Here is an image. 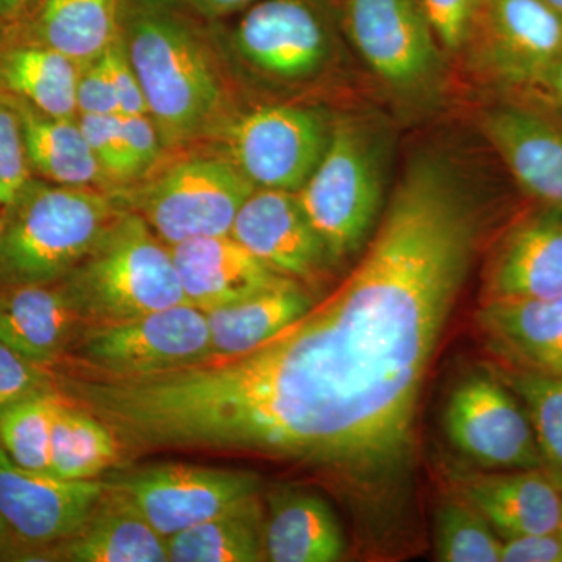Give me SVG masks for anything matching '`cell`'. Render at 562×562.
Returning <instances> with one entry per match:
<instances>
[{"label": "cell", "mask_w": 562, "mask_h": 562, "mask_svg": "<svg viewBox=\"0 0 562 562\" xmlns=\"http://www.w3.org/2000/svg\"><path fill=\"white\" fill-rule=\"evenodd\" d=\"M562 295V209L542 205L502 236L484 272L482 303Z\"/></svg>", "instance_id": "obj_17"}, {"label": "cell", "mask_w": 562, "mask_h": 562, "mask_svg": "<svg viewBox=\"0 0 562 562\" xmlns=\"http://www.w3.org/2000/svg\"><path fill=\"white\" fill-rule=\"evenodd\" d=\"M181 290L202 312L231 305L292 280L272 271L232 235L205 236L171 246Z\"/></svg>", "instance_id": "obj_19"}, {"label": "cell", "mask_w": 562, "mask_h": 562, "mask_svg": "<svg viewBox=\"0 0 562 562\" xmlns=\"http://www.w3.org/2000/svg\"><path fill=\"white\" fill-rule=\"evenodd\" d=\"M79 314L58 283L0 288V342L47 366L72 338Z\"/></svg>", "instance_id": "obj_23"}, {"label": "cell", "mask_w": 562, "mask_h": 562, "mask_svg": "<svg viewBox=\"0 0 562 562\" xmlns=\"http://www.w3.org/2000/svg\"><path fill=\"white\" fill-rule=\"evenodd\" d=\"M482 128L517 184L542 205L562 209V125L509 103L487 111Z\"/></svg>", "instance_id": "obj_20"}, {"label": "cell", "mask_w": 562, "mask_h": 562, "mask_svg": "<svg viewBox=\"0 0 562 562\" xmlns=\"http://www.w3.org/2000/svg\"><path fill=\"white\" fill-rule=\"evenodd\" d=\"M177 0H124V44L165 149L224 128L225 90L209 47Z\"/></svg>", "instance_id": "obj_2"}, {"label": "cell", "mask_w": 562, "mask_h": 562, "mask_svg": "<svg viewBox=\"0 0 562 562\" xmlns=\"http://www.w3.org/2000/svg\"><path fill=\"white\" fill-rule=\"evenodd\" d=\"M472 38L495 80L542 88L562 55V14L543 0H484Z\"/></svg>", "instance_id": "obj_13"}, {"label": "cell", "mask_w": 562, "mask_h": 562, "mask_svg": "<svg viewBox=\"0 0 562 562\" xmlns=\"http://www.w3.org/2000/svg\"><path fill=\"white\" fill-rule=\"evenodd\" d=\"M101 480H61L29 471L0 447V514L10 530L33 546L72 538L105 495Z\"/></svg>", "instance_id": "obj_14"}, {"label": "cell", "mask_w": 562, "mask_h": 562, "mask_svg": "<svg viewBox=\"0 0 562 562\" xmlns=\"http://www.w3.org/2000/svg\"><path fill=\"white\" fill-rule=\"evenodd\" d=\"M501 562H562L560 531L502 539Z\"/></svg>", "instance_id": "obj_40"}, {"label": "cell", "mask_w": 562, "mask_h": 562, "mask_svg": "<svg viewBox=\"0 0 562 562\" xmlns=\"http://www.w3.org/2000/svg\"><path fill=\"white\" fill-rule=\"evenodd\" d=\"M116 116L120 114L116 92L111 83L103 57L80 69L77 81V116Z\"/></svg>", "instance_id": "obj_38"}, {"label": "cell", "mask_w": 562, "mask_h": 562, "mask_svg": "<svg viewBox=\"0 0 562 562\" xmlns=\"http://www.w3.org/2000/svg\"><path fill=\"white\" fill-rule=\"evenodd\" d=\"M44 368L0 342V409L50 386Z\"/></svg>", "instance_id": "obj_36"}, {"label": "cell", "mask_w": 562, "mask_h": 562, "mask_svg": "<svg viewBox=\"0 0 562 562\" xmlns=\"http://www.w3.org/2000/svg\"><path fill=\"white\" fill-rule=\"evenodd\" d=\"M63 543V557L76 562L169 561L168 539L110 483L83 528Z\"/></svg>", "instance_id": "obj_25"}, {"label": "cell", "mask_w": 562, "mask_h": 562, "mask_svg": "<svg viewBox=\"0 0 562 562\" xmlns=\"http://www.w3.org/2000/svg\"><path fill=\"white\" fill-rule=\"evenodd\" d=\"M9 531H11L9 524L5 522L2 514H0V547H2L3 543H5L7 538H9Z\"/></svg>", "instance_id": "obj_44"}, {"label": "cell", "mask_w": 562, "mask_h": 562, "mask_svg": "<svg viewBox=\"0 0 562 562\" xmlns=\"http://www.w3.org/2000/svg\"><path fill=\"white\" fill-rule=\"evenodd\" d=\"M432 531L435 557L438 561H501V536L482 514L453 492L439 503Z\"/></svg>", "instance_id": "obj_32"}, {"label": "cell", "mask_w": 562, "mask_h": 562, "mask_svg": "<svg viewBox=\"0 0 562 562\" xmlns=\"http://www.w3.org/2000/svg\"><path fill=\"white\" fill-rule=\"evenodd\" d=\"M543 2L549 3L552 9L560 11L562 14V0H543Z\"/></svg>", "instance_id": "obj_45"}, {"label": "cell", "mask_w": 562, "mask_h": 562, "mask_svg": "<svg viewBox=\"0 0 562 562\" xmlns=\"http://www.w3.org/2000/svg\"><path fill=\"white\" fill-rule=\"evenodd\" d=\"M103 61H105L111 83L116 92L120 114L122 116L149 114L138 76H136V70L128 58L127 49H125L124 33H122V38L103 55Z\"/></svg>", "instance_id": "obj_37"}, {"label": "cell", "mask_w": 562, "mask_h": 562, "mask_svg": "<svg viewBox=\"0 0 562 562\" xmlns=\"http://www.w3.org/2000/svg\"><path fill=\"white\" fill-rule=\"evenodd\" d=\"M443 430L465 460L486 471L546 468L527 409L494 371L453 387Z\"/></svg>", "instance_id": "obj_9"}, {"label": "cell", "mask_w": 562, "mask_h": 562, "mask_svg": "<svg viewBox=\"0 0 562 562\" xmlns=\"http://www.w3.org/2000/svg\"><path fill=\"white\" fill-rule=\"evenodd\" d=\"M0 171L9 190L10 202L33 177L20 117L2 94H0Z\"/></svg>", "instance_id": "obj_34"}, {"label": "cell", "mask_w": 562, "mask_h": 562, "mask_svg": "<svg viewBox=\"0 0 562 562\" xmlns=\"http://www.w3.org/2000/svg\"><path fill=\"white\" fill-rule=\"evenodd\" d=\"M257 190L227 157L173 162L128 192L121 205L138 214L168 246L205 236L231 235L244 202Z\"/></svg>", "instance_id": "obj_6"}, {"label": "cell", "mask_w": 562, "mask_h": 562, "mask_svg": "<svg viewBox=\"0 0 562 562\" xmlns=\"http://www.w3.org/2000/svg\"><path fill=\"white\" fill-rule=\"evenodd\" d=\"M316 299L299 281L286 280L243 301L203 312L210 330V358H232L257 349L303 314Z\"/></svg>", "instance_id": "obj_24"}, {"label": "cell", "mask_w": 562, "mask_h": 562, "mask_svg": "<svg viewBox=\"0 0 562 562\" xmlns=\"http://www.w3.org/2000/svg\"><path fill=\"white\" fill-rule=\"evenodd\" d=\"M475 327L501 368L562 376V295L482 303Z\"/></svg>", "instance_id": "obj_18"}, {"label": "cell", "mask_w": 562, "mask_h": 562, "mask_svg": "<svg viewBox=\"0 0 562 562\" xmlns=\"http://www.w3.org/2000/svg\"><path fill=\"white\" fill-rule=\"evenodd\" d=\"M0 217H2V206H0Z\"/></svg>", "instance_id": "obj_48"}, {"label": "cell", "mask_w": 562, "mask_h": 562, "mask_svg": "<svg viewBox=\"0 0 562 562\" xmlns=\"http://www.w3.org/2000/svg\"><path fill=\"white\" fill-rule=\"evenodd\" d=\"M128 2H166V0H128ZM179 2V0H177Z\"/></svg>", "instance_id": "obj_46"}, {"label": "cell", "mask_w": 562, "mask_h": 562, "mask_svg": "<svg viewBox=\"0 0 562 562\" xmlns=\"http://www.w3.org/2000/svg\"><path fill=\"white\" fill-rule=\"evenodd\" d=\"M110 484L168 539L258 494L261 479L254 472L172 462L150 465Z\"/></svg>", "instance_id": "obj_12"}, {"label": "cell", "mask_w": 562, "mask_h": 562, "mask_svg": "<svg viewBox=\"0 0 562 562\" xmlns=\"http://www.w3.org/2000/svg\"><path fill=\"white\" fill-rule=\"evenodd\" d=\"M494 373L522 402L543 465L562 482V376L514 371L501 366Z\"/></svg>", "instance_id": "obj_31"}, {"label": "cell", "mask_w": 562, "mask_h": 562, "mask_svg": "<svg viewBox=\"0 0 562 562\" xmlns=\"http://www.w3.org/2000/svg\"><path fill=\"white\" fill-rule=\"evenodd\" d=\"M232 41L243 60L266 76L310 79L335 50L327 0H258L246 9Z\"/></svg>", "instance_id": "obj_11"}, {"label": "cell", "mask_w": 562, "mask_h": 562, "mask_svg": "<svg viewBox=\"0 0 562 562\" xmlns=\"http://www.w3.org/2000/svg\"><path fill=\"white\" fill-rule=\"evenodd\" d=\"M20 117L33 176L65 187L102 190L111 181L95 160L77 117H55L3 94Z\"/></svg>", "instance_id": "obj_26"}, {"label": "cell", "mask_w": 562, "mask_h": 562, "mask_svg": "<svg viewBox=\"0 0 562 562\" xmlns=\"http://www.w3.org/2000/svg\"><path fill=\"white\" fill-rule=\"evenodd\" d=\"M265 519L266 506L258 492L205 522L168 538L169 561H266Z\"/></svg>", "instance_id": "obj_28"}, {"label": "cell", "mask_w": 562, "mask_h": 562, "mask_svg": "<svg viewBox=\"0 0 562 562\" xmlns=\"http://www.w3.org/2000/svg\"><path fill=\"white\" fill-rule=\"evenodd\" d=\"M450 492L482 514L502 539L560 531L562 482L549 469H486L449 465Z\"/></svg>", "instance_id": "obj_15"}, {"label": "cell", "mask_w": 562, "mask_h": 562, "mask_svg": "<svg viewBox=\"0 0 562 562\" xmlns=\"http://www.w3.org/2000/svg\"><path fill=\"white\" fill-rule=\"evenodd\" d=\"M221 133L225 157L255 187L297 192L327 149L331 122L317 110L271 105L232 120Z\"/></svg>", "instance_id": "obj_7"}, {"label": "cell", "mask_w": 562, "mask_h": 562, "mask_svg": "<svg viewBox=\"0 0 562 562\" xmlns=\"http://www.w3.org/2000/svg\"><path fill=\"white\" fill-rule=\"evenodd\" d=\"M116 198L95 188L32 177L0 217V288L57 283L121 216Z\"/></svg>", "instance_id": "obj_3"}, {"label": "cell", "mask_w": 562, "mask_h": 562, "mask_svg": "<svg viewBox=\"0 0 562 562\" xmlns=\"http://www.w3.org/2000/svg\"><path fill=\"white\" fill-rule=\"evenodd\" d=\"M121 449L116 436L102 420L61 394L52 427V475L61 480L99 479L120 460Z\"/></svg>", "instance_id": "obj_29"}, {"label": "cell", "mask_w": 562, "mask_h": 562, "mask_svg": "<svg viewBox=\"0 0 562 562\" xmlns=\"http://www.w3.org/2000/svg\"><path fill=\"white\" fill-rule=\"evenodd\" d=\"M77 358L88 371L106 375H144L206 360L205 313L180 303L132 319L91 324L80 336Z\"/></svg>", "instance_id": "obj_8"}, {"label": "cell", "mask_w": 562, "mask_h": 562, "mask_svg": "<svg viewBox=\"0 0 562 562\" xmlns=\"http://www.w3.org/2000/svg\"><path fill=\"white\" fill-rule=\"evenodd\" d=\"M77 120H79L88 146L111 183L113 181L124 183V181L140 177L138 166L133 160L124 135H122L117 114L116 116L80 114Z\"/></svg>", "instance_id": "obj_33"}, {"label": "cell", "mask_w": 562, "mask_h": 562, "mask_svg": "<svg viewBox=\"0 0 562 562\" xmlns=\"http://www.w3.org/2000/svg\"><path fill=\"white\" fill-rule=\"evenodd\" d=\"M124 33V0H40L0 29V40L40 44L80 68L98 61Z\"/></svg>", "instance_id": "obj_21"}, {"label": "cell", "mask_w": 562, "mask_h": 562, "mask_svg": "<svg viewBox=\"0 0 562 562\" xmlns=\"http://www.w3.org/2000/svg\"><path fill=\"white\" fill-rule=\"evenodd\" d=\"M484 0H422L439 44L458 50L471 38Z\"/></svg>", "instance_id": "obj_35"}, {"label": "cell", "mask_w": 562, "mask_h": 562, "mask_svg": "<svg viewBox=\"0 0 562 562\" xmlns=\"http://www.w3.org/2000/svg\"><path fill=\"white\" fill-rule=\"evenodd\" d=\"M231 235L272 271L299 283H313L335 266L295 192L257 188Z\"/></svg>", "instance_id": "obj_16"}, {"label": "cell", "mask_w": 562, "mask_h": 562, "mask_svg": "<svg viewBox=\"0 0 562 562\" xmlns=\"http://www.w3.org/2000/svg\"><path fill=\"white\" fill-rule=\"evenodd\" d=\"M341 22L366 65L395 90H420L438 76L441 44L422 0H342Z\"/></svg>", "instance_id": "obj_10"}, {"label": "cell", "mask_w": 562, "mask_h": 562, "mask_svg": "<svg viewBox=\"0 0 562 562\" xmlns=\"http://www.w3.org/2000/svg\"><path fill=\"white\" fill-rule=\"evenodd\" d=\"M80 66L40 44L0 40V92L55 117H77Z\"/></svg>", "instance_id": "obj_27"}, {"label": "cell", "mask_w": 562, "mask_h": 562, "mask_svg": "<svg viewBox=\"0 0 562 562\" xmlns=\"http://www.w3.org/2000/svg\"><path fill=\"white\" fill-rule=\"evenodd\" d=\"M347 553L341 520L319 492L272 491L266 502L265 554L272 562H336Z\"/></svg>", "instance_id": "obj_22"}, {"label": "cell", "mask_w": 562, "mask_h": 562, "mask_svg": "<svg viewBox=\"0 0 562 562\" xmlns=\"http://www.w3.org/2000/svg\"><path fill=\"white\" fill-rule=\"evenodd\" d=\"M40 0H0V29L24 16Z\"/></svg>", "instance_id": "obj_42"}, {"label": "cell", "mask_w": 562, "mask_h": 562, "mask_svg": "<svg viewBox=\"0 0 562 562\" xmlns=\"http://www.w3.org/2000/svg\"><path fill=\"white\" fill-rule=\"evenodd\" d=\"M482 233L460 173L417 158L358 265L301 319L238 357L144 376L151 441L308 469L346 505L361 549L386 557L412 520L422 392Z\"/></svg>", "instance_id": "obj_1"}, {"label": "cell", "mask_w": 562, "mask_h": 562, "mask_svg": "<svg viewBox=\"0 0 562 562\" xmlns=\"http://www.w3.org/2000/svg\"><path fill=\"white\" fill-rule=\"evenodd\" d=\"M542 90L546 91L549 98L562 110V55L560 60L557 61V65H554L550 76L547 77Z\"/></svg>", "instance_id": "obj_43"}, {"label": "cell", "mask_w": 562, "mask_h": 562, "mask_svg": "<svg viewBox=\"0 0 562 562\" xmlns=\"http://www.w3.org/2000/svg\"><path fill=\"white\" fill-rule=\"evenodd\" d=\"M179 2L203 18L217 20L236 11L249 9L258 0H179Z\"/></svg>", "instance_id": "obj_41"}, {"label": "cell", "mask_w": 562, "mask_h": 562, "mask_svg": "<svg viewBox=\"0 0 562 562\" xmlns=\"http://www.w3.org/2000/svg\"><path fill=\"white\" fill-rule=\"evenodd\" d=\"M386 157V140L375 125L342 117L331 122L319 165L295 192L335 266L371 239L383 209Z\"/></svg>", "instance_id": "obj_5"}, {"label": "cell", "mask_w": 562, "mask_h": 562, "mask_svg": "<svg viewBox=\"0 0 562 562\" xmlns=\"http://www.w3.org/2000/svg\"><path fill=\"white\" fill-rule=\"evenodd\" d=\"M58 283L80 321L91 324L132 319L190 303L181 290L171 246L128 210Z\"/></svg>", "instance_id": "obj_4"}, {"label": "cell", "mask_w": 562, "mask_h": 562, "mask_svg": "<svg viewBox=\"0 0 562 562\" xmlns=\"http://www.w3.org/2000/svg\"><path fill=\"white\" fill-rule=\"evenodd\" d=\"M120 117L122 135L127 143L133 160L138 166L139 173L149 172L158 160H160L162 149V140L157 125L151 121L149 114H136V116Z\"/></svg>", "instance_id": "obj_39"}, {"label": "cell", "mask_w": 562, "mask_h": 562, "mask_svg": "<svg viewBox=\"0 0 562 562\" xmlns=\"http://www.w3.org/2000/svg\"><path fill=\"white\" fill-rule=\"evenodd\" d=\"M560 536H561V541H562V514H561V524H560Z\"/></svg>", "instance_id": "obj_47"}, {"label": "cell", "mask_w": 562, "mask_h": 562, "mask_svg": "<svg viewBox=\"0 0 562 562\" xmlns=\"http://www.w3.org/2000/svg\"><path fill=\"white\" fill-rule=\"evenodd\" d=\"M60 391L52 386L0 409V447L29 471L49 473L50 439Z\"/></svg>", "instance_id": "obj_30"}]
</instances>
